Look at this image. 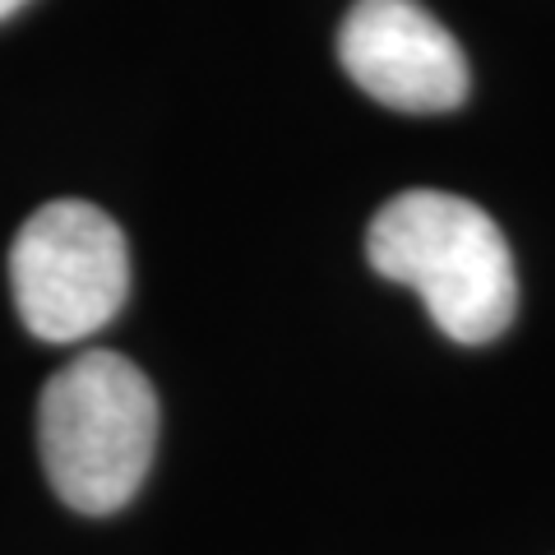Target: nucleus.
<instances>
[{"instance_id":"nucleus-1","label":"nucleus","mask_w":555,"mask_h":555,"mask_svg":"<svg viewBox=\"0 0 555 555\" xmlns=\"http://www.w3.org/2000/svg\"><path fill=\"white\" fill-rule=\"evenodd\" d=\"M366 259L389 283L412 287L440 334L463 347L500 338L518 310L509 241L486 208L463 195H393L366 232Z\"/></svg>"},{"instance_id":"nucleus-2","label":"nucleus","mask_w":555,"mask_h":555,"mask_svg":"<svg viewBox=\"0 0 555 555\" xmlns=\"http://www.w3.org/2000/svg\"><path fill=\"white\" fill-rule=\"evenodd\" d=\"M38 449L56 495L79 514H116L158 449V393L120 352H79L47 379Z\"/></svg>"},{"instance_id":"nucleus-3","label":"nucleus","mask_w":555,"mask_h":555,"mask_svg":"<svg viewBox=\"0 0 555 555\" xmlns=\"http://www.w3.org/2000/svg\"><path fill=\"white\" fill-rule=\"evenodd\" d=\"M10 292L33 338H93L130 297L126 232L89 199L42 204L10 246Z\"/></svg>"},{"instance_id":"nucleus-4","label":"nucleus","mask_w":555,"mask_h":555,"mask_svg":"<svg viewBox=\"0 0 555 555\" xmlns=\"http://www.w3.org/2000/svg\"><path fill=\"white\" fill-rule=\"evenodd\" d=\"M338 61L393 112L430 116L467 98L463 47L422 0H357L338 28Z\"/></svg>"},{"instance_id":"nucleus-5","label":"nucleus","mask_w":555,"mask_h":555,"mask_svg":"<svg viewBox=\"0 0 555 555\" xmlns=\"http://www.w3.org/2000/svg\"><path fill=\"white\" fill-rule=\"evenodd\" d=\"M28 0H0V20H10V14H20Z\"/></svg>"}]
</instances>
